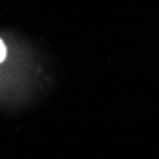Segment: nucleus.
<instances>
[{
    "label": "nucleus",
    "instance_id": "f257e3e1",
    "mask_svg": "<svg viewBox=\"0 0 159 159\" xmlns=\"http://www.w3.org/2000/svg\"><path fill=\"white\" fill-rule=\"evenodd\" d=\"M6 55H8V51H6V46H4V42H2V40H0V63H4Z\"/></svg>",
    "mask_w": 159,
    "mask_h": 159
}]
</instances>
